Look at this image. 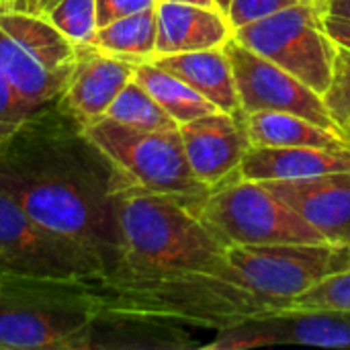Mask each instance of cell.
<instances>
[{
    "instance_id": "31",
    "label": "cell",
    "mask_w": 350,
    "mask_h": 350,
    "mask_svg": "<svg viewBox=\"0 0 350 350\" xmlns=\"http://www.w3.org/2000/svg\"><path fill=\"white\" fill-rule=\"evenodd\" d=\"M37 0H0V10H23L33 12Z\"/></svg>"
},
{
    "instance_id": "8",
    "label": "cell",
    "mask_w": 350,
    "mask_h": 350,
    "mask_svg": "<svg viewBox=\"0 0 350 350\" xmlns=\"http://www.w3.org/2000/svg\"><path fill=\"white\" fill-rule=\"evenodd\" d=\"M105 273L96 254L35 221L0 185V275L90 283Z\"/></svg>"
},
{
    "instance_id": "3",
    "label": "cell",
    "mask_w": 350,
    "mask_h": 350,
    "mask_svg": "<svg viewBox=\"0 0 350 350\" xmlns=\"http://www.w3.org/2000/svg\"><path fill=\"white\" fill-rule=\"evenodd\" d=\"M119 236L117 267L211 269L230 265L228 246L195 211L133 183L119 195Z\"/></svg>"
},
{
    "instance_id": "11",
    "label": "cell",
    "mask_w": 350,
    "mask_h": 350,
    "mask_svg": "<svg viewBox=\"0 0 350 350\" xmlns=\"http://www.w3.org/2000/svg\"><path fill=\"white\" fill-rule=\"evenodd\" d=\"M224 51L232 64L244 115L258 111L293 113L322 127L338 131L328 113L324 96L310 88L306 82L262 57L260 53L248 49L234 37L224 45Z\"/></svg>"
},
{
    "instance_id": "30",
    "label": "cell",
    "mask_w": 350,
    "mask_h": 350,
    "mask_svg": "<svg viewBox=\"0 0 350 350\" xmlns=\"http://www.w3.org/2000/svg\"><path fill=\"white\" fill-rule=\"evenodd\" d=\"M320 6L326 14L350 21V0H320Z\"/></svg>"
},
{
    "instance_id": "26",
    "label": "cell",
    "mask_w": 350,
    "mask_h": 350,
    "mask_svg": "<svg viewBox=\"0 0 350 350\" xmlns=\"http://www.w3.org/2000/svg\"><path fill=\"white\" fill-rule=\"evenodd\" d=\"M31 113L33 109L23 100L0 70V146L25 123Z\"/></svg>"
},
{
    "instance_id": "34",
    "label": "cell",
    "mask_w": 350,
    "mask_h": 350,
    "mask_svg": "<svg viewBox=\"0 0 350 350\" xmlns=\"http://www.w3.org/2000/svg\"><path fill=\"white\" fill-rule=\"evenodd\" d=\"M215 2H217V6H219L224 12H228V6H230V2H232V0H215Z\"/></svg>"
},
{
    "instance_id": "20",
    "label": "cell",
    "mask_w": 350,
    "mask_h": 350,
    "mask_svg": "<svg viewBox=\"0 0 350 350\" xmlns=\"http://www.w3.org/2000/svg\"><path fill=\"white\" fill-rule=\"evenodd\" d=\"M133 80H137L154 96V100L178 123V127L183 123L219 111L213 103H209L203 94L191 88L185 80L166 72L154 62L135 64Z\"/></svg>"
},
{
    "instance_id": "23",
    "label": "cell",
    "mask_w": 350,
    "mask_h": 350,
    "mask_svg": "<svg viewBox=\"0 0 350 350\" xmlns=\"http://www.w3.org/2000/svg\"><path fill=\"white\" fill-rule=\"evenodd\" d=\"M76 45H90L96 33V2L94 0H57L45 14Z\"/></svg>"
},
{
    "instance_id": "2",
    "label": "cell",
    "mask_w": 350,
    "mask_h": 350,
    "mask_svg": "<svg viewBox=\"0 0 350 350\" xmlns=\"http://www.w3.org/2000/svg\"><path fill=\"white\" fill-rule=\"evenodd\" d=\"M98 318L224 332L283 310L230 265L211 269L117 267L90 283Z\"/></svg>"
},
{
    "instance_id": "21",
    "label": "cell",
    "mask_w": 350,
    "mask_h": 350,
    "mask_svg": "<svg viewBox=\"0 0 350 350\" xmlns=\"http://www.w3.org/2000/svg\"><path fill=\"white\" fill-rule=\"evenodd\" d=\"M158 21L156 8H148L125 18L113 21L105 27H98L92 39V45L100 51L127 59L131 64L150 62L156 53Z\"/></svg>"
},
{
    "instance_id": "17",
    "label": "cell",
    "mask_w": 350,
    "mask_h": 350,
    "mask_svg": "<svg viewBox=\"0 0 350 350\" xmlns=\"http://www.w3.org/2000/svg\"><path fill=\"white\" fill-rule=\"evenodd\" d=\"M350 170L349 148H269L252 146L238 166V176L256 183L308 178L328 172Z\"/></svg>"
},
{
    "instance_id": "9",
    "label": "cell",
    "mask_w": 350,
    "mask_h": 350,
    "mask_svg": "<svg viewBox=\"0 0 350 350\" xmlns=\"http://www.w3.org/2000/svg\"><path fill=\"white\" fill-rule=\"evenodd\" d=\"M322 14L320 0H304L234 29V39L324 96L334 76L336 43L326 33Z\"/></svg>"
},
{
    "instance_id": "28",
    "label": "cell",
    "mask_w": 350,
    "mask_h": 350,
    "mask_svg": "<svg viewBox=\"0 0 350 350\" xmlns=\"http://www.w3.org/2000/svg\"><path fill=\"white\" fill-rule=\"evenodd\" d=\"M94 2H96V27H105L129 14L156 8L160 0H94Z\"/></svg>"
},
{
    "instance_id": "12",
    "label": "cell",
    "mask_w": 350,
    "mask_h": 350,
    "mask_svg": "<svg viewBox=\"0 0 350 350\" xmlns=\"http://www.w3.org/2000/svg\"><path fill=\"white\" fill-rule=\"evenodd\" d=\"M193 174L207 187H215L238 170L252 148L246 115L215 111L178 127Z\"/></svg>"
},
{
    "instance_id": "7",
    "label": "cell",
    "mask_w": 350,
    "mask_h": 350,
    "mask_svg": "<svg viewBox=\"0 0 350 350\" xmlns=\"http://www.w3.org/2000/svg\"><path fill=\"white\" fill-rule=\"evenodd\" d=\"M197 215L228 248L326 242L318 230L262 183L246 180L238 172L211 187Z\"/></svg>"
},
{
    "instance_id": "5",
    "label": "cell",
    "mask_w": 350,
    "mask_h": 350,
    "mask_svg": "<svg viewBox=\"0 0 350 350\" xmlns=\"http://www.w3.org/2000/svg\"><path fill=\"white\" fill-rule=\"evenodd\" d=\"M84 131L133 185L172 197L195 213L207 199L211 187L193 174L178 129L146 131L105 117L84 123Z\"/></svg>"
},
{
    "instance_id": "25",
    "label": "cell",
    "mask_w": 350,
    "mask_h": 350,
    "mask_svg": "<svg viewBox=\"0 0 350 350\" xmlns=\"http://www.w3.org/2000/svg\"><path fill=\"white\" fill-rule=\"evenodd\" d=\"M324 103L338 131L350 142V49L336 45L334 76L324 92Z\"/></svg>"
},
{
    "instance_id": "13",
    "label": "cell",
    "mask_w": 350,
    "mask_h": 350,
    "mask_svg": "<svg viewBox=\"0 0 350 350\" xmlns=\"http://www.w3.org/2000/svg\"><path fill=\"white\" fill-rule=\"evenodd\" d=\"M262 185L295 209L326 242L350 246V170Z\"/></svg>"
},
{
    "instance_id": "14",
    "label": "cell",
    "mask_w": 350,
    "mask_h": 350,
    "mask_svg": "<svg viewBox=\"0 0 350 350\" xmlns=\"http://www.w3.org/2000/svg\"><path fill=\"white\" fill-rule=\"evenodd\" d=\"M135 64L109 55L98 47L78 45V59L62 94V103L82 121L105 119L111 103L133 80Z\"/></svg>"
},
{
    "instance_id": "22",
    "label": "cell",
    "mask_w": 350,
    "mask_h": 350,
    "mask_svg": "<svg viewBox=\"0 0 350 350\" xmlns=\"http://www.w3.org/2000/svg\"><path fill=\"white\" fill-rule=\"evenodd\" d=\"M105 117L121 125L146 131L178 129V123L154 100V96L137 80H129L125 84V88L111 103Z\"/></svg>"
},
{
    "instance_id": "32",
    "label": "cell",
    "mask_w": 350,
    "mask_h": 350,
    "mask_svg": "<svg viewBox=\"0 0 350 350\" xmlns=\"http://www.w3.org/2000/svg\"><path fill=\"white\" fill-rule=\"evenodd\" d=\"M57 0H37V4H35V10H33V14H45L53 4H55Z\"/></svg>"
},
{
    "instance_id": "16",
    "label": "cell",
    "mask_w": 350,
    "mask_h": 350,
    "mask_svg": "<svg viewBox=\"0 0 350 350\" xmlns=\"http://www.w3.org/2000/svg\"><path fill=\"white\" fill-rule=\"evenodd\" d=\"M258 347L308 345L324 349H350V312L281 310L275 316L248 322Z\"/></svg>"
},
{
    "instance_id": "15",
    "label": "cell",
    "mask_w": 350,
    "mask_h": 350,
    "mask_svg": "<svg viewBox=\"0 0 350 350\" xmlns=\"http://www.w3.org/2000/svg\"><path fill=\"white\" fill-rule=\"evenodd\" d=\"M156 55L224 47L234 37V27L221 8L160 0L156 6Z\"/></svg>"
},
{
    "instance_id": "33",
    "label": "cell",
    "mask_w": 350,
    "mask_h": 350,
    "mask_svg": "<svg viewBox=\"0 0 350 350\" xmlns=\"http://www.w3.org/2000/svg\"><path fill=\"white\" fill-rule=\"evenodd\" d=\"M168 2H183V4H197V6H211V8L215 6V8H219L215 0H168Z\"/></svg>"
},
{
    "instance_id": "1",
    "label": "cell",
    "mask_w": 350,
    "mask_h": 350,
    "mask_svg": "<svg viewBox=\"0 0 350 350\" xmlns=\"http://www.w3.org/2000/svg\"><path fill=\"white\" fill-rule=\"evenodd\" d=\"M129 183L62 98L33 111L0 146V185L35 221L96 254L107 273L121 256L119 195Z\"/></svg>"
},
{
    "instance_id": "29",
    "label": "cell",
    "mask_w": 350,
    "mask_h": 350,
    "mask_svg": "<svg viewBox=\"0 0 350 350\" xmlns=\"http://www.w3.org/2000/svg\"><path fill=\"white\" fill-rule=\"evenodd\" d=\"M324 12V10H322ZM322 23L326 33L330 35V39L340 45L350 49V21L349 18H340V16H332V14H322Z\"/></svg>"
},
{
    "instance_id": "4",
    "label": "cell",
    "mask_w": 350,
    "mask_h": 350,
    "mask_svg": "<svg viewBox=\"0 0 350 350\" xmlns=\"http://www.w3.org/2000/svg\"><path fill=\"white\" fill-rule=\"evenodd\" d=\"M90 283L0 275V350H88L98 320Z\"/></svg>"
},
{
    "instance_id": "10",
    "label": "cell",
    "mask_w": 350,
    "mask_h": 350,
    "mask_svg": "<svg viewBox=\"0 0 350 350\" xmlns=\"http://www.w3.org/2000/svg\"><path fill=\"white\" fill-rule=\"evenodd\" d=\"M226 258L252 289L285 306L328 275L349 269L350 246L332 242L230 246Z\"/></svg>"
},
{
    "instance_id": "24",
    "label": "cell",
    "mask_w": 350,
    "mask_h": 350,
    "mask_svg": "<svg viewBox=\"0 0 350 350\" xmlns=\"http://www.w3.org/2000/svg\"><path fill=\"white\" fill-rule=\"evenodd\" d=\"M283 310H332L350 312V267L345 271L332 273L301 295L293 297L283 306Z\"/></svg>"
},
{
    "instance_id": "6",
    "label": "cell",
    "mask_w": 350,
    "mask_h": 350,
    "mask_svg": "<svg viewBox=\"0 0 350 350\" xmlns=\"http://www.w3.org/2000/svg\"><path fill=\"white\" fill-rule=\"evenodd\" d=\"M78 59V45L45 16L0 10V70L33 109L62 98Z\"/></svg>"
},
{
    "instance_id": "27",
    "label": "cell",
    "mask_w": 350,
    "mask_h": 350,
    "mask_svg": "<svg viewBox=\"0 0 350 350\" xmlns=\"http://www.w3.org/2000/svg\"><path fill=\"white\" fill-rule=\"evenodd\" d=\"M304 0H232L228 6V18L234 29L254 23L258 18L271 16L287 6H293Z\"/></svg>"
},
{
    "instance_id": "18",
    "label": "cell",
    "mask_w": 350,
    "mask_h": 350,
    "mask_svg": "<svg viewBox=\"0 0 350 350\" xmlns=\"http://www.w3.org/2000/svg\"><path fill=\"white\" fill-rule=\"evenodd\" d=\"M150 62L185 80L191 88L203 94L219 111L234 115L242 113L236 78L224 47L156 55Z\"/></svg>"
},
{
    "instance_id": "19",
    "label": "cell",
    "mask_w": 350,
    "mask_h": 350,
    "mask_svg": "<svg viewBox=\"0 0 350 350\" xmlns=\"http://www.w3.org/2000/svg\"><path fill=\"white\" fill-rule=\"evenodd\" d=\"M246 129L252 146L269 148H349L350 142L336 129L322 127L293 113L258 111L246 115Z\"/></svg>"
}]
</instances>
